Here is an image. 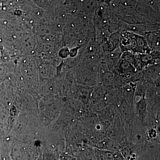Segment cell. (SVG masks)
Masks as SVG:
<instances>
[{
	"label": "cell",
	"instance_id": "6da1fadb",
	"mask_svg": "<svg viewBox=\"0 0 160 160\" xmlns=\"http://www.w3.org/2000/svg\"><path fill=\"white\" fill-rule=\"evenodd\" d=\"M106 135L119 144L125 140H128L125 124L117 110L114 119L106 129Z\"/></svg>",
	"mask_w": 160,
	"mask_h": 160
},
{
	"label": "cell",
	"instance_id": "7a4b0ae2",
	"mask_svg": "<svg viewBox=\"0 0 160 160\" xmlns=\"http://www.w3.org/2000/svg\"><path fill=\"white\" fill-rule=\"evenodd\" d=\"M106 95V90L100 83L95 86L87 107L95 113L103 109L107 105Z\"/></svg>",
	"mask_w": 160,
	"mask_h": 160
},
{
	"label": "cell",
	"instance_id": "3957f363",
	"mask_svg": "<svg viewBox=\"0 0 160 160\" xmlns=\"http://www.w3.org/2000/svg\"><path fill=\"white\" fill-rule=\"evenodd\" d=\"M117 111L125 124L127 131V137L134 122L135 116L134 109L132 108L126 101L122 99L119 104L115 107Z\"/></svg>",
	"mask_w": 160,
	"mask_h": 160
},
{
	"label": "cell",
	"instance_id": "277c9868",
	"mask_svg": "<svg viewBox=\"0 0 160 160\" xmlns=\"http://www.w3.org/2000/svg\"><path fill=\"white\" fill-rule=\"evenodd\" d=\"M115 107L112 105H107L103 109L98 111L96 113L98 120L104 131L109 127L115 116Z\"/></svg>",
	"mask_w": 160,
	"mask_h": 160
},
{
	"label": "cell",
	"instance_id": "5b68a950",
	"mask_svg": "<svg viewBox=\"0 0 160 160\" xmlns=\"http://www.w3.org/2000/svg\"><path fill=\"white\" fill-rule=\"evenodd\" d=\"M120 152L126 160H137L140 151L139 145L128 140L120 143Z\"/></svg>",
	"mask_w": 160,
	"mask_h": 160
},
{
	"label": "cell",
	"instance_id": "8992f818",
	"mask_svg": "<svg viewBox=\"0 0 160 160\" xmlns=\"http://www.w3.org/2000/svg\"><path fill=\"white\" fill-rule=\"evenodd\" d=\"M79 80L84 86L94 87L100 83L99 74L85 67L81 70Z\"/></svg>",
	"mask_w": 160,
	"mask_h": 160
},
{
	"label": "cell",
	"instance_id": "52a82bcc",
	"mask_svg": "<svg viewBox=\"0 0 160 160\" xmlns=\"http://www.w3.org/2000/svg\"><path fill=\"white\" fill-rule=\"evenodd\" d=\"M138 71L137 69L131 63L120 58L115 66L113 72L129 79Z\"/></svg>",
	"mask_w": 160,
	"mask_h": 160
},
{
	"label": "cell",
	"instance_id": "ba28073f",
	"mask_svg": "<svg viewBox=\"0 0 160 160\" xmlns=\"http://www.w3.org/2000/svg\"><path fill=\"white\" fill-rule=\"evenodd\" d=\"M135 118L140 122L145 123V119L147 115V101L144 95L138 101H135L134 105Z\"/></svg>",
	"mask_w": 160,
	"mask_h": 160
},
{
	"label": "cell",
	"instance_id": "9c48e42d",
	"mask_svg": "<svg viewBox=\"0 0 160 160\" xmlns=\"http://www.w3.org/2000/svg\"><path fill=\"white\" fill-rule=\"evenodd\" d=\"M136 84L137 83L129 82L122 88L123 98L133 109H134L135 91Z\"/></svg>",
	"mask_w": 160,
	"mask_h": 160
},
{
	"label": "cell",
	"instance_id": "30bf717a",
	"mask_svg": "<svg viewBox=\"0 0 160 160\" xmlns=\"http://www.w3.org/2000/svg\"><path fill=\"white\" fill-rule=\"evenodd\" d=\"M99 74L100 83L106 91L115 88V74L110 70L100 72Z\"/></svg>",
	"mask_w": 160,
	"mask_h": 160
},
{
	"label": "cell",
	"instance_id": "8fae6325",
	"mask_svg": "<svg viewBox=\"0 0 160 160\" xmlns=\"http://www.w3.org/2000/svg\"><path fill=\"white\" fill-rule=\"evenodd\" d=\"M98 3V0H83L82 3V10L87 18L92 20Z\"/></svg>",
	"mask_w": 160,
	"mask_h": 160
},
{
	"label": "cell",
	"instance_id": "7c38bea8",
	"mask_svg": "<svg viewBox=\"0 0 160 160\" xmlns=\"http://www.w3.org/2000/svg\"><path fill=\"white\" fill-rule=\"evenodd\" d=\"M152 52H160V31L149 32L144 35Z\"/></svg>",
	"mask_w": 160,
	"mask_h": 160
},
{
	"label": "cell",
	"instance_id": "4fadbf2b",
	"mask_svg": "<svg viewBox=\"0 0 160 160\" xmlns=\"http://www.w3.org/2000/svg\"><path fill=\"white\" fill-rule=\"evenodd\" d=\"M94 149L96 160H116L117 152Z\"/></svg>",
	"mask_w": 160,
	"mask_h": 160
},
{
	"label": "cell",
	"instance_id": "5bb4252c",
	"mask_svg": "<svg viewBox=\"0 0 160 160\" xmlns=\"http://www.w3.org/2000/svg\"><path fill=\"white\" fill-rule=\"evenodd\" d=\"M83 152V160H96L93 147L86 144L82 148Z\"/></svg>",
	"mask_w": 160,
	"mask_h": 160
},
{
	"label": "cell",
	"instance_id": "9a60e30c",
	"mask_svg": "<svg viewBox=\"0 0 160 160\" xmlns=\"http://www.w3.org/2000/svg\"><path fill=\"white\" fill-rule=\"evenodd\" d=\"M102 150L119 152H120V145L114 140L108 138Z\"/></svg>",
	"mask_w": 160,
	"mask_h": 160
},
{
	"label": "cell",
	"instance_id": "2e32d148",
	"mask_svg": "<svg viewBox=\"0 0 160 160\" xmlns=\"http://www.w3.org/2000/svg\"><path fill=\"white\" fill-rule=\"evenodd\" d=\"M112 0H98V3H104L107 5H110V3L112 2Z\"/></svg>",
	"mask_w": 160,
	"mask_h": 160
}]
</instances>
